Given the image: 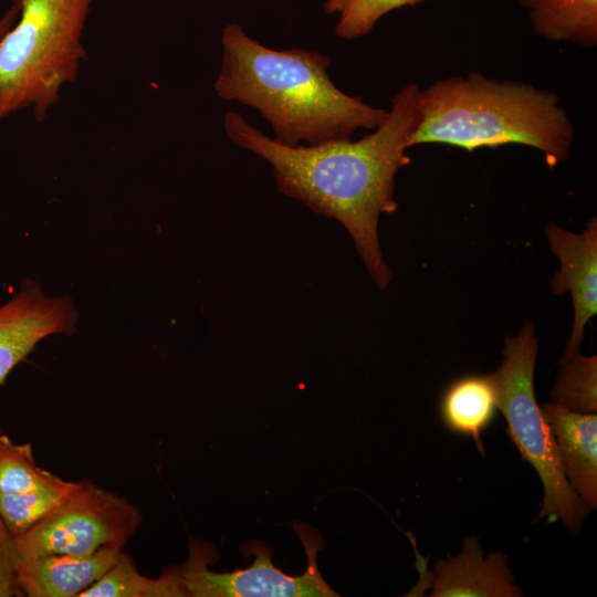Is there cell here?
Wrapping results in <instances>:
<instances>
[{"label": "cell", "instance_id": "1", "mask_svg": "<svg viewBox=\"0 0 597 597\" xmlns=\"http://www.w3.org/2000/svg\"><path fill=\"white\" fill-rule=\"evenodd\" d=\"M420 94L417 84L405 85L392 96L385 121L355 142L285 146L233 111L224 114L223 127L233 144L272 166L281 193L336 219L352 235L374 281L385 289L391 271L380 250L378 220L397 209L395 177L410 163L407 143L420 119Z\"/></svg>", "mask_w": 597, "mask_h": 597}, {"label": "cell", "instance_id": "2", "mask_svg": "<svg viewBox=\"0 0 597 597\" xmlns=\"http://www.w3.org/2000/svg\"><path fill=\"white\" fill-rule=\"evenodd\" d=\"M222 61L216 94L260 112L273 139L296 147L348 139L375 129L388 111L342 92L327 72L331 60L315 50H274L232 22L221 34Z\"/></svg>", "mask_w": 597, "mask_h": 597}, {"label": "cell", "instance_id": "3", "mask_svg": "<svg viewBox=\"0 0 597 597\" xmlns=\"http://www.w3.org/2000/svg\"><path fill=\"white\" fill-rule=\"evenodd\" d=\"M419 109L408 148L433 143L472 151L520 144L542 151L554 168L568 159L575 139L556 93L479 72L430 84L420 94Z\"/></svg>", "mask_w": 597, "mask_h": 597}, {"label": "cell", "instance_id": "4", "mask_svg": "<svg viewBox=\"0 0 597 597\" xmlns=\"http://www.w3.org/2000/svg\"><path fill=\"white\" fill-rule=\"evenodd\" d=\"M19 1L20 19L0 42V122L29 108L43 122L78 76L93 0Z\"/></svg>", "mask_w": 597, "mask_h": 597}, {"label": "cell", "instance_id": "5", "mask_svg": "<svg viewBox=\"0 0 597 597\" xmlns=\"http://www.w3.org/2000/svg\"><path fill=\"white\" fill-rule=\"evenodd\" d=\"M537 348L531 322L525 323L515 336L505 338L503 359L491 374L498 409L506 420V432L522 461L536 470L544 486L543 504L533 522L543 517L549 522L561 520L565 527L576 533L590 510L565 476L554 436L535 398Z\"/></svg>", "mask_w": 597, "mask_h": 597}, {"label": "cell", "instance_id": "6", "mask_svg": "<svg viewBox=\"0 0 597 597\" xmlns=\"http://www.w3.org/2000/svg\"><path fill=\"white\" fill-rule=\"evenodd\" d=\"M142 520L139 510L125 498L84 479L53 511L14 537L15 549L19 558L87 556L108 545L124 546Z\"/></svg>", "mask_w": 597, "mask_h": 597}, {"label": "cell", "instance_id": "7", "mask_svg": "<svg viewBox=\"0 0 597 597\" xmlns=\"http://www.w3.org/2000/svg\"><path fill=\"white\" fill-rule=\"evenodd\" d=\"M307 556V567L301 576L284 574L272 563V548L263 542H249L245 551L255 556L245 569L216 573L207 565L214 547L191 541L189 557L176 567L182 597H333L338 596L324 580L317 567V552L323 538L317 530L294 523Z\"/></svg>", "mask_w": 597, "mask_h": 597}, {"label": "cell", "instance_id": "8", "mask_svg": "<svg viewBox=\"0 0 597 597\" xmlns=\"http://www.w3.org/2000/svg\"><path fill=\"white\" fill-rule=\"evenodd\" d=\"M77 310L67 296H49L34 280H24L0 305V387L45 337L72 334Z\"/></svg>", "mask_w": 597, "mask_h": 597}, {"label": "cell", "instance_id": "9", "mask_svg": "<svg viewBox=\"0 0 597 597\" xmlns=\"http://www.w3.org/2000/svg\"><path fill=\"white\" fill-rule=\"evenodd\" d=\"M545 235L561 263L551 282L552 292H569L573 301V328L562 358L566 359L578 352L585 326L597 313V219L590 218L580 233L548 223Z\"/></svg>", "mask_w": 597, "mask_h": 597}, {"label": "cell", "instance_id": "10", "mask_svg": "<svg viewBox=\"0 0 597 597\" xmlns=\"http://www.w3.org/2000/svg\"><path fill=\"white\" fill-rule=\"evenodd\" d=\"M122 548L108 545L87 556L46 554L20 557L17 574L22 595L78 597L116 562Z\"/></svg>", "mask_w": 597, "mask_h": 597}, {"label": "cell", "instance_id": "11", "mask_svg": "<svg viewBox=\"0 0 597 597\" xmlns=\"http://www.w3.org/2000/svg\"><path fill=\"white\" fill-rule=\"evenodd\" d=\"M507 558L501 553L483 549L476 536H467L462 553L439 559L433 569L430 597H521V589L507 567Z\"/></svg>", "mask_w": 597, "mask_h": 597}, {"label": "cell", "instance_id": "12", "mask_svg": "<svg viewBox=\"0 0 597 597\" xmlns=\"http://www.w3.org/2000/svg\"><path fill=\"white\" fill-rule=\"evenodd\" d=\"M567 481L589 510L597 506V416L554 402L541 406Z\"/></svg>", "mask_w": 597, "mask_h": 597}, {"label": "cell", "instance_id": "13", "mask_svg": "<svg viewBox=\"0 0 597 597\" xmlns=\"http://www.w3.org/2000/svg\"><path fill=\"white\" fill-rule=\"evenodd\" d=\"M498 409L492 375H468L455 379L444 391L440 412L452 432L470 437L483 455L482 431L492 422Z\"/></svg>", "mask_w": 597, "mask_h": 597}, {"label": "cell", "instance_id": "14", "mask_svg": "<svg viewBox=\"0 0 597 597\" xmlns=\"http://www.w3.org/2000/svg\"><path fill=\"white\" fill-rule=\"evenodd\" d=\"M533 30L552 42L597 45V0H519Z\"/></svg>", "mask_w": 597, "mask_h": 597}, {"label": "cell", "instance_id": "15", "mask_svg": "<svg viewBox=\"0 0 597 597\" xmlns=\"http://www.w3.org/2000/svg\"><path fill=\"white\" fill-rule=\"evenodd\" d=\"M78 597H182V593L176 568L149 578L122 552L106 573Z\"/></svg>", "mask_w": 597, "mask_h": 597}, {"label": "cell", "instance_id": "16", "mask_svg": "<svg viewBox=\"0 0 597 597\" xmlns=\"http://www.w3.org/2000/svg\"><path fill=\"white\" fill-rule=\"evenodd\" d=\"M64 481L36 464L30 443H14L0 430V505Z\"/></svg>", "mask_w": 597, "mask_h": 597}, {"label": "cell", "instance_id": "17", "mask_svg": "<svg viewBox=\"0 0 597 597\" xmlns=\"http://www.w3.org/2000/svg\"><path fill=\"white\" fill-rule=\"evenodd\" d=\"M562 367L552 389L554 404L582 413L597 411V357L579 352L561 360Z\"/></svg>", "mask_w": 597, "mask_h": 597}, {"label": "cell", "instance_id": "18", "mask_svg": "<svg viewBox=\"0 0 597 597\" xmlns=\"http://www.w3.org/2000/svg\"><path fill=\"white\" fill-rule=\"evenodd\" d=\"M428 0H325L326 13H338L335 35L356 40L373 31L385 14L402 7H415Z\"/></svg>", "mask_w": 597, "mask_h": 597}, {"label": "cell", "instance_id": "19", "mask_svg": "<svg viewBox=\"0 0 597 597\" xmlns=\"http://www.w3.org/2000/svg\"><path fill=\"white\" fill-rule=\"evenodd\" d=\"M14 536L0 516V597L23 596L18 582Z\"/></svg>", "mask_w": 597, "mask_h": 597}, {"label": "cell", "instance_id": "20", "mask_svg": "<svg viewBox=\"0 0 597 597\" xmlns=\"http://www.w3.org/2000/svg\"><path fill=\"white\" fill-rule=\"evenodd\" d=\"M20 15V1L11 0V4L0 15V42L4 34L13 27Z\"/></svg>", "mask_w": 597, "mask_h": 597}]
</instances>
